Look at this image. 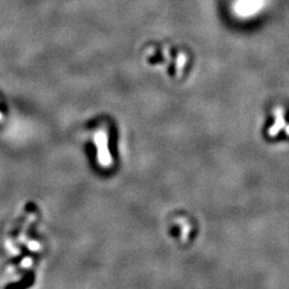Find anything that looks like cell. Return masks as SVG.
<instances>
[{"mask_svg": "<svg viewBox=\"0 0 289 289\" xmlns=\"http://www.w3.org/2000/svg\"><path fill=\"white\" fill-rule=\"evenodd\" d=\"M242 3V0H241ZM243 9L242 12H246V13H253L256 10L259 9V7L261 6V2L260 0H243Z\"/></svg>", "mask_w": 289, "mask_h": 289, "instance_id": "6da1fadb", "label": "cell"}]
</instances>
